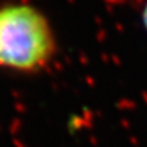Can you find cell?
I'll list each match as a JSON object with an SVG mask.
<instances>
[{
  "mask_svg": "<svg viewBox=\"0 0 147 147\" xmlns=\"http://www.w3.org/2000/svg\"><path fill=\"white\" fill-rule=\"evenodd\" d=\"M55 36L47 16L29 4L0 8V67L32 72L44 68L55 53Z\"/></svg>",
  "mask_w": 147,
  "mask_h": 147,
  "instance_id": "6da1fadb",
  "label": "cell"
},
{
  "mask_svg": "<svg viewBox=\"0 0 147 147\" xmlns=\"http://www.w3.org/2000/svg\"><path fill=\"white\" fill-rule=\"evenodd\" d=\"M142 22H143L144 30L147 32V0H146V3H144V7H143V11H142Z\"/></svg>",
  "mask_w": 147,
  "mask_h": 147,
  "instance_id": "7a4b0ae2",
  "label": "cell"
}]
</instances>
